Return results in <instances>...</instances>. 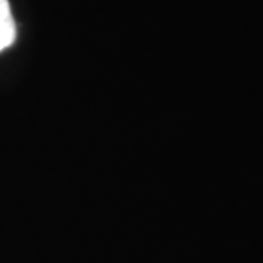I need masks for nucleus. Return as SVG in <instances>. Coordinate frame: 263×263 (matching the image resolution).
Masks as SVG:
<instances>
[{
	"label": "nucleus",
	"mask_w": 263,
	"mask_h": 263,
	"mask_svg": "<svg viewBox=\"0 0 263 263\" xmlns=\"http://www.w3.org/2000/svg\"><path fill=\"white\" fill-rule=\"evenodd\" d=\"M15 41V23L9 0H0V51L7 50Z\"/></svg>",
	"instance_id": "1"
}]
</instances>
